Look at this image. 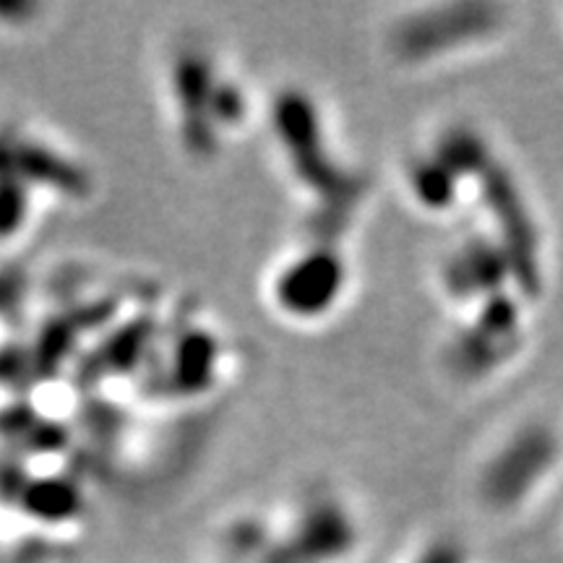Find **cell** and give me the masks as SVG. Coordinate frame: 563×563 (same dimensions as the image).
Instances as JSON below:
<instances>
[{
	"mask_svg": "<svg viewBox=\"0 0 563 563\" xmlns=\"http://www.w3.org/2000/svg\"><path fill=\"white\" fill-rule=\"evenodd\" d=\"M154 87L173 150L191 167H214L262 129L264 91L211 34L178 30L162 42Z\"/></svg>",
	"mask_w": 563,
	"mask_h": 563,
	"instance_id": "6da1fadb",
	"label": "cell"
},
{
	"mask_svg": "<svg viewBox=\"0 0 563 563\" xmlns=\"http://www.w3.org/2000/svg\"><path fill=\"white\" fill-rule=\"evenodd\" d=\"M272 167L298 209V228L344 235L363 180L340 150L319 95L287 81L264 97L262 129Z\"/></svg>",
	"mask_w": 563,
	"mask_h": 563,
	"instance_id": "7a4b0ae2",
	"label": "cell"
},
{
	"mask_svg": "<svg viewBox=\"0 0 563 563\" xmlns=\"http://www.w3.org/2000/svg\"><path fill=\"white\" fill-rule=\"evenodd\" d=\"M95 188L91 165L58 133L0 121V249H16L51 214L87 203Z\"/></svg>",
	"mask_w": 563,
	"mask_h": 563,
	"instance_id": "3957f363",
	"label": "cell"
},
{
	"mask_svg": "<svg viewBox=\"0 0 563 563\" xmlns=\"http://www.w3.org/2000/svg\"><path fill=\"white\" fill-rule=\"evenodd\" d=\"M344 235L298 228L266 262L258 298L287 329H319L340 313L352 287Z\"/></svg>",
	"mask_w": 563,
	"mask_h": 563,
	"instance_id": "277c9868",
	"label": "cell"
},
{
	"mask_svg": "<svg viewBox=\"0 0 563 563\" xmlns=\"http://www.w3.org/2000/svg\"><path fill=\"white\" fill-rule=\"evenodd\" d=\"M407 188L428 211H443L454 203V170L439 157L412 159L407 165Z\"/></svg>",
	"mask_w": 563,
	"mask_h": 563,
	"instance_id": "5b68a950",
	"label": "cell"
},
{
	"mask_svg": "<svg viewBox=\"0 0 563 563\" xmlns=\"http://www.w3.org/2000/svg\"><path fill=\"white\" fill-rule=\"evenodd\" d=\"M42 16H45V5L0 3V32L24 34L40 26Z\"/></svg>",
	"mask_w": 563,
	"mask_h": 563,
	"instance_id": "8992f818",
	"label": "cell"
}]
</instances>
